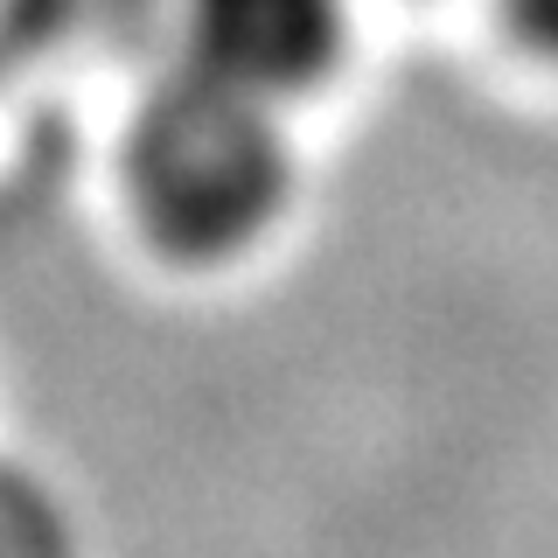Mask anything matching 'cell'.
Here are the masks:
<instances>
[{
  "instance_id": "obj_2",
  "label": "cell",
  "mask_w": 558,
  "mask_h": 558,
  "mask_svg": "<svg viewBox=\"0 0 558 558\" xmlns=\"http://www.w3.org/2000/svg\"><path fill=\"white\" fill-rule=\"evenodd\" d=\"M189 63L244 92H301L342 49V0H182Z\"/></svg>"
},
{
  "instance_id": "obj_3",
  "label": "cell",
  "mask_w": 558,
  "mask_h": 558,
  "mask_svg": "<svg viewBox=\"0 0 558 558\" xmlns=\"http://www.w3.org/2000/svg\"><path fill=\"white\" fill-rule=\"evenodd\" d=\"M510 28H517L545 63H558V0H510Z\"/></svg>"
},
{
  "instance_id": "obj_1",
  "label": "cell",
  "mask_w": 558,
  "mask_h": 558,
  "mask_svg": "<svg viewBox=\"0 0 558 558\" xmlns=\"http://www.w3.org/2000/svg\"><path fill=\"white\" fill-rule=\"evenodd\" d=\"M126 182L168 252L223 258L252 244L287 203V140L272 98L182 57L133 119Z\"/></svg>"
}]
</instances>
